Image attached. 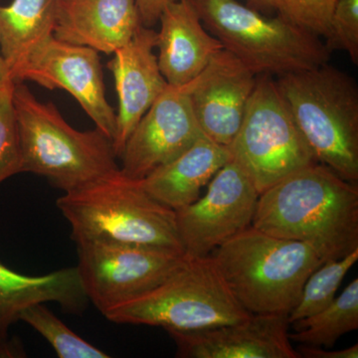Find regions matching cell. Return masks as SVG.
<instances>
[{
  "label": "cell",
  "mask_w": 358,
  "mask_h": 358,
  "mask_svg": "<svg viewBox=\"0 0 358 358\" xmlns=\"http://www.w3.org/2000/svg\"><path fill=\"white\" fill-rule=\"evenodd\" d=\"M300 357L305 358H357L358 345L355 343L350 348L339 350H327L320 346L300 345L296 348Z\"/></svg>",
  "instance_id": "obj_28"
},
{
  "label": "cell",
  "mask_w": 358,
  "mask_h": 358,
  "mask_svg": "<svg viewBox=\"0 0 358 358\" xmlns=\"http://www.w3.org/2000/svg\"><path fill=\"white\" fill-rule=\"evenodd\" d=\"M159 21L157 48L160 72L169 86L181 88L199 76L224 47L205 28L188 0L169 4Z\"/></svg>",
  "instance_id": "obj_18"
},
{
  "label": "cell",
  "mask_w": 358,
  "mask_h": 358,
  "mask_svg": "<svg viewBox=\"0 0 358 358\" xmlns=\"http://www.w3.org/2000/svg\"><path fill=\"white\" fill-rule=\"evenodd\" d=\"M278 89L320 164L358 180L357 82L329 63L278 77Z\"/></svg>",
  "instance_id": "obj_5"
},
{
  "label": "cell",
  "mask_w": 358,
  "mask_h": 358,
  "mask_svg": "<svg viewBox=\"0 0 358 358\" xmlns=\"http://www.w3.org/2000/svg\"><path fill=\"white\" fill-rule=\"evenodd\" d=\"M15 82L9 75L0 82V185L21 173L20 131L13 103Z\"/></svg>",
  "instance_id": "obj_24"
},
{
  "label": "cell",
  "mask_w": 358,
  "mask_h": 358,
  "mask_svg": "<svg viewBox=\"0 0 358 358\" xmlns=\"http://www.w3.org/2000/svg\"><path fill=\"white\" fill-rule=\"evenodd\" d=\"M157 39V32L143 25L128 43L115 52L114 58L108 63L115 78L119 101L113 138L117 159L141 117L169 87L154 52Z\"/></svg>",
  "instance_id": "obj_15"
},
{
  "label": "cell",
  "mask_w": 358,
  "mask_h": 358,
  "mask_svg": "<svg viewBox=\"0 0 358 358\" xmlns=\"http://www.w3.org/2000/svg\"><path fill=\"white\" fill-rule=\"evenodd\" d=\"M13 103L21 173L43 176L68 192L119 171L113 141L100 129L72 128L54 103L40 102L23 82L14 85Z\"/></svg>",
  "instance_id": "obj_4"
},
{
  "label": "cell",
  "mask_w": 358,
  "mask_h": 358,
  "mask_svg": "<svg viewBox=\"0 0 358 358\" xmlns=\"http://www.w3.org/2000/svg\"><path fill=\"white\" fill-rule=\"evenodd\" d=\"M209 256L240 305L259 315H288L308 278L324 263L310 245L252 225Z\"/></svg>",
  "instance_id": "obj_3"
},
{
  "label": "cell",
  "mask_w": 358,
  "mask_h": 358,
  "mask_svg": "<svg viewBox=\"0 0 358 358\" xmlns=\"http://www.w3.org/2000/svg\"><path fill=\"white\" fill-rule=\"evenodd\" d=\"M258 75L223 48L192 81L181 87L187 95L202 134L228 147L234 138Z\"/></svg>",
  "instance_id": "obj_13"
},
{
  "label": "cell",
  "mask_w": 358,
  "mask_h": 358,
  "mask_svg": "<svg viewBox=\"0 0 358 358\" xmlns=\"http://www.w3.org/2000/svg\"><path fill=\"white\" fill-rule=\"evenodd\" d=\"M201 136L187 95L169 85L129 136L120 169L128 178L141 180L183 154Z\"/></svg>",
  "instance_id": "obj_12"
},
{
  "label": "cell",
  "mask_w": 358,
  "mask_h": 358,
  "mask_svg": "<svg viewBox=\"0 0 358 358\" xmlns=\"http://www.w3.org/2000/svg\"><path fill=\"white\" fill-rule=\"evenodd\" d=\"M338 0H275V11L293 24L327 38Z\"/></svg>",
  "instance_id": "obj_25"
},
{
  "label": "cell",
  "mask_w": 358,
  "mask_h": 358,
  "mask_svg": "<svg viewBox=\"0 0 358 358\" xmlns=\"http://www.w3.org/2000/svg\"><path fill=\"white\" fill-rule=\"evenodd\" d=\"M110 322L193 331L247 319L210 256L186 258L166 281L103 313Z\"/></svg>",
  "instance_id": "obj_7"
},
{
  "label": "cell",
  "mask_w": 358,
  "mask_h": 358,
  "mask_svg": "<svg viewBox=\"0 0 358 358\" xmlns=\"http://www.w3.org/2000/svg\"><path fill=\"white\" fill-rule=\"evenodd\" d=\"M258 189L231 159L209 181L206 194L176 211L179 238L189 258H203L252 225Z\"/></svg>",
  "instance_id": "obj_10"
},
{
  "label": "cell",
  "mask_w": 358,
  "mask_h": 358,
  "mask_svg": "<svg viewBox=\"0 0 358 358\" xmlns=\"http://www.w3.org/2000/svg\"><path fill=\"white\" fill-rule=\"evenodd\" d=\"M287 315L251 313L233 324L169 331L180 358H301L289 338Z\"/></svg>",
  "instance_id": "obj_14"
},
{
  "label": "cell",
  "mask_w": 358,
  "mask_h": 358,
  "mask_svg": "<svg viewBox=\"0 0 358 358\" xmlns=\"http://www.w3.org/2000/svg\"><path fill=\"white\" fill-rule=\"evenodd\" d=\"M141 26L136 0H60L54 37L114 54Z\"/></svg>",
  "instance_id": "obj_17"
},
{
  "label": "cell",
  "mask_w": 358,
  "mask_h": 358,
  "mask_svg": "<svg viewBox=\"0 0 358 358\" xmlns=\"http://www.w3.org/2000/svg\"><path fill=\"white\" fill-rule=\"evenodd\" d=\"M326 46L343 50L358 64V0H338L331 17Z\"/></svg>",
  "instance_id": "obj_26"
},
{
  "label": "cell",
  "mask_w": 358,
  "mask_h": 358,
  "mask_svg": "<svg viewBox=\"0 0 358 358\" xmlns=\"http://www.w3.org/2000/svg\"><path fill=\"white\" fill-rule=\"evenodd\" d=\"M22 320L41 334L60 358H109L110 355L75 334L45 306L35 303L20 313Z\"/></svg>",
  "instance_id": "obj_23"
},
{
  "label": "cell",
  "mask_w": 358,
  "mask_h": 358,
  "mask_svg": "<svg viewBox=\"0 0 358 358\" xmlns=\"http://www.w3.org/2000/svg\"><path fill=\"white\" fill-rule=\"evenodd\" d=\"M60 0H13L0 6V55L8 73L54 35Z\"/></svg>",
  "instance_id": "obj_20"
},
{
  "label": "cell",
  "mask_w": 358,
  "mask_h": 358,
  "mask_svg": "<svg viewBox=\"0 0 358 358\" xmlns=\"http://www.w3.org/2000/svg\"><path fill=\"white\" fill-rule=\"evenodd\" d=\"M207 30L258 76L281 77L329 63L320 37L281 15L268 17L237 0H188Z\"/></svg>",
  "instance_id": "obj_6"
},
{
  "label": "cell",
  "mask_w": 358,
  "mask_h": 358,
  "mask_svg": "<svg viewBox=\"0 0 358 358\" xmlns=\"http://www.w3.org/2000/svg\"><path fill=\"white\" fill-rule=\"evenodd\" d=\"M358 261V249L341 259L324 261L308 278L296 307L288 315L289 326L324 310L336 299L341 282Z\"/></svg>",
  "instance_id": "obj_22"
},
{
  "label": "cell",
  "mask_w": 358,
  "mask_h": 358,
  "mask_svg": "<svg viewBox=\"0 0 358 358\" xmlns=\"http://www.w3.org/2000/svg\"><path fill=\"white\" fill-rule=\"evenodd\" d=\"M178 0H136L141 23L145 27H152L159 22L160 15L169 4Z\"/></svg>",
  "instance_id": "obj_27"
},
{
  "label": "cell",
  "mask_w": 358,
  "mask_h": 358,
  "mask_svg": "<svg viewBox=\"0 0 358 358\" xmlns=\"http://www.w3.org/2000/svg\"><path fill=\"white\" fill-rule=\"evenodd\" d=\"M227 148L231 159L259 193L317 162L268 75L258 76L241 124Z\"/></svg>",
  "instance_id": "obj_8"
},
{
  "label": "cell",
  "mask_w": 358,
  "mask_h": 358,
  "mask_svg": "<svg viewBox=\"0 0 358 358\" xmlns=\"http://www.w3.org/2000/svg\"><path fill=\"white\" fill-rule=\"evenodd\" d=\"M291 341L300 345L334 348L341 336L358 329V279L319 313L294 322Z\"/></svg>",
  "instance_id": "obj_21"
},
{
  "label": "cell",
  "mask_w": 358,
  "mask_h": 358,
  "mask_svg": "<svg viewBox=\"0 0 358 358\" xmlns=\"http://www.w3.org/2000/svg\"><path fill=\"white\" fill-rule=\"evenodd\" d=\"M252 226L312 246L322 261L358 249V187L315 162L260 193Z\"/></svg>",
  "instance_id": "obj_1"
},
{
  "label": "cell",
  "mask_w": 358,
  "mask_h": 358,
  "mask_svg": "<svg viewBox=\"0 0 358 358\" xmlns=\"http://www.w3.org/2000/svg\"><path fill=\"white\" fill-rule=\"evenodd\" d=\"M73 241L140 245L185 255L176 211L155 199L141 180L115 173L65 192L56 201Z\"/></svg>",
  "instance_id": "obj_2"
},
{
  "label": "cell",
  "mask_w": 358,
  "mask_h": 358,
  "mask_svg": "<svg viewBox=\"0 0 358 358\" xmlns=\"http://www.w3.org/2000/svg\"><path fill=\"white\" fill-rule=\"evenodd\" d=\"M76 245L82 286L89 301L102 313L159 286L187 258L140 245L90 241Z\"/></svg>",
  "instance_id": "obj_9"
},
{
  "label": "cell",
  "mask_w": 358,
  "mask_h": 358,
  "mask_svg": "<svg viewBox=\"0 0 358 358\" xmlns=\"http://www.w3.org/2000/svg\"><path fill=\"white\" fill-rule=\"evenodd\" d=\"M77 267L63 268L46 275L16 272L0 262V357L24 355L9 331L29 306L56 303L65 312L81 315L88 305Z\"/></svg>",
  "instance_id": "obj_16"
},
{
  "label": "cell",
  "mask_w": 358,
  "mask_h": 358,
  "mask_svg": "<svg viewBox=\"0 0 358 358\" xmlns=\"http://www.w3.org/2000/svg\"><path fill=\"white\" fill-rule=\"evenodd\" d=\"M8 75V70H7V67L6 65V62H4L3 59H2L1 55H0V82L3 80V78Z\"/></svg>",
  "instance_id": "obj_30"
},
{
  "label": "cell",
  "mask_w": 358,
  "mask_h": 358,
  "mask_svg": "<svg viewBox=\"0 0 358 358\" xmlns=\"http://www.w3.org/2000/svg\"><path fill=\"white\" fill-rule=\"evenodd\" d=\"M230 160L227 147L203 134L173 162L141 179V185L160 203L178 210L199 199L201 188Z\"/></svg>",
  "instance_id": "obj_19"
},
{
  "label": "cell",
  "mask_w": 358,
  "mask_h": 358,
  "mask_svg": "<svg viewBox=\"0 0 358 358\" xmlns=\"http://www.w3.org/2000/svg\"><path fill=\"white\" fill-rule=\"evenodd\" d=\"M249 2L255 8L263 9V10L272 11L277 9L275 0H249Z\"/></svg>",
  "instance_id": "obj_29"
},
{
  "label": "cell",
  "mask_w": 358,
  "mask_h": 358,
  "mask_svg": "<svg viewBox=\"0 0 358 358\" xmlns=\"http://www.w3.org/2000/svg\"><path fill=\"white\" fill-rule=\"evenodd\" d=\"M15 83L33 81L48 90L67 91L113 141L115 113L106 96L99 52L53 36L8 73Z\"/></svg>",
  "instance_id": "obj_11"
}]
</instances>
